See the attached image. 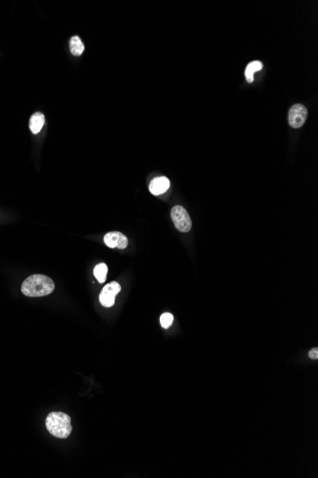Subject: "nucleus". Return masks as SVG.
<instances>
[{"label":"nucleus","mask_w":318,"mask_h":478,"mask_svg":"<svg viewBox=\"0 0 318 478\" xmlns=\"http://www.w3.org/2000/svg\"><path fill=\"white\" fill-rule=\"evenodd\" d=\"M309 356L310 358L314 359V360H317L318 358V348H313L310 353H309Z\"/></svg>","instance_id":"13"},{"label":"nucleus","mask_w":318,"mask_h":478,"mask_svg":"<svg viewBox=\"0 0 318 478\" xmlns=\"http://www.w3.org/2000/svg\"><path fill=\"white\" fill-rule=\"evenodd\" d=\"M263 68V64L262 62L260 61H252L251 63H249L247 68H246V72H245V76H246V78H247V81L248 82H252L253 81V74L259 70H261Z\"/></svg>","instance_id":"10"},{"label":"nucleus","mask_w":318,"mask_h":478,"mask_svg":"<svg viewBox=\"0 0 318 478\" xmlns=\"http://www.w3.org/2000/svg\"><path fill=\"white\" fill-rule=\"evenodd\" d=\"M55 289L54 281L45 275L35 274L28 277L22 283L21 291L28 297H42L52 293Z\"/></svg>","instance_id":"1"},{"label":"nucleus","mask_w":318,"mask_h":478,"mask_svg":"<svg viewBox=\"0 0 318 478\" xmlns=\"http://www.w3.org/2000/svg\"><path fill=\"white\" fill-rule=\"evenodd\" d=\"M170 187V181L166 177H158L154 179L150 184V191L154 195H161Z\"/></svg>","instance_id":"7"},{"label":"nucleus","mask_w":318,"mask_h":478,"mask_svg":"<svg viewBox=\"0 0 318 478\" xmlns=\"http://www.w3.org/2000/svg\"><path fill=\"white\" fill-rule=\"evenodd\" d=\"M121 287L119 283L111 282L105 285L99 295L100 304L105 307H110L114 304L115 296L120 292Z\"/></svg>","instance_id":"5"},{"label":"nucleus","mask_w":318,"mask_h":478,"mask_svg":"<svg viewBox=\"0 0 318 478\" xmlns=\"http://www.w3.org/2000/svg\"><path fill=\"white\" fill-rule=\"evenodd\" d=\"M45 123L44 115L40 112L34 113L30 119V129L33 134H38Z\"/></svg>","instance_id":"8"},{"label":"nucleus","mask_w":318,"mask_h":478,"mask_svg":"<svg viewBox=\"0 0 318 478\" xmlns=\"http://www.w3.org/2000/svg\"><path fill=\"white\" fill-rule=\"evenodd\" d=\"M107 273H108V266L105 263H99L94 269L95 277L98 279L99 283H104L106 281Z\"/></svg>","instance_id":"11"},{"label":"nucleus","mask_w":318,"mask_h":478,"mask_svg":"<svg viewBox=\"0 0 318 478\" xmlns=\"http://www.w3.org/2000/svg\"><path fill=\"white\" fill-rule=\"evenodd\" d=\"M70 50H71V53L74 55H76V56L81 55L82 53L84 52L85 46H84V44L81 41V39L78 35H74L71 38V40H70Z\"/></svg>","instance_id":"9"},{"label":"nucleus","mask_w":318,"mask_h":478,"mask_svg":"<svg viewBox=\"0 0 318 478\" xmlns=\"http://www.w3.org/2000/svg\"><path fill=\"white\" fill-rule=\"evenodd\" d=\"M104 242L110 248L117 247L120 249H124L128 245V239L120 232L114 231V232H109L105 235Z\"/></svg>","instance_id":"6"},{"label":"nucleus","mask_w":318,"mask_h":478,"mask_svg":"<svg viewBox=\"0 0 318 478\" xmlns=\"http://www.w3.org/2000/svg\"><path fill=\"white\" fill-rule=\"evenodd\" d=\"M174 321V316L171 313H163L160 317V324L163 328H169L172 326Z\"/></svg>","instance_id":"12"},{"label":"nucleus","mask_w":318,"mask_h":478,"mask_svg":"<svg viewBox=\"0 0 318 478\" xmlns=\"http://www.w3.org/2000/svg\"><path fill=\"white\" fill-rule=\"evenodd\" d=\"M171 217L176 229L180 232L187 233L192 229V220L184 207L180 206L173 207L171 211Z\"/></svg>","instance_id":"3"},{"label":"nucleus","mask_w":318,"mask_h":478,"mask_svg":"<svg viewBox=\"0 0 318 478\" xmlns=\"http://www.w3.org/2000/svg\"><path fill=\"white\" fill-rule=\"evenodd\" d=\"M308 110L304 105L297 103L289 111V123L293 128H300L307 120Z\"/></svg>","instance_id":"4"},{"label":"nucleus","mask_w":318,"mask_h":478,"mask_svg":"<svg viewBox=\"0 0 318 478\" xmlns=\"http://www.w3.org/2000/svg\"><path fill=\"white\" fill-rule=\"evenodd\" d=\"M46 427L49 433L57 438L64 439L72 433L71 418L66 413H50L46 418Z\"/></svg>","instance_id":"2"}]
</instances>
